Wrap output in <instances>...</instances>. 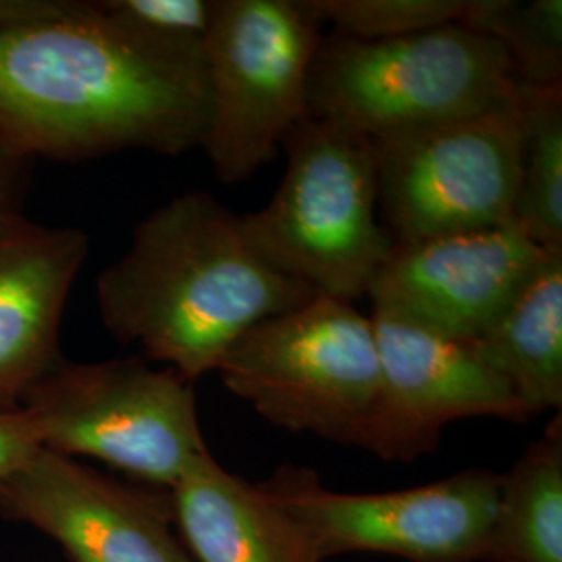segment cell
<instances>
[{
  "label": "cell",
  "mask_w": 562,
  "mask_h": 562,
  "mask_svg": "<svg viewBox=\"0 0 562 562\" xmlns=\"http://www.w3.org/2000/svg\"><path fill=\"white\" fill-rule=\"evenodd\" d=\"M41 448L88 457L159 490H171L206 452L194 387L142 357L60 359L21 402Z\"/></svg>",
  "instance_id": "8992f818"
},
{
  "label": "cell",
  "mask_w": 562,
  "mask_h": 562,
  "mask_svg": "<svg viewBox=\"0 0 562 562\" xmlns=\"http://www.w3.org/2000/svg\"><path fill=\"white\" fill-rule=\"evenodd\" d=\"M322 25L308 0H215L204 41L211 115L201 146L223 183L250 180L306 117Z\"/></svg>",
  "instance_id": "52a82bcc"
},
{
  "label": "cell",
  "mask_w": 562,
  "mask_h": 562,
  "mask_svg": "<svg viewBox=\"0 0 562 562\" xmlns=\"http://www.w3.org/2000/svg\"><path fill=\"white\" fill-rule=\"evenodd\" d=\"M519 97L521 176L513 222L543 250H562V83H519Z\"/></svg>",
  "instance_id": "e0dca14e"
},
{
  "label": "cell",
  "mask_w": 562,
  "mask_h": 562,
  "mask_svg": "<svg viewBox=\"0 0 562 562\" xmlns=\"http://www.w3.org/2000/svg\"><path fill=\"white\" fill-rule=\"evenodd\" d=\"M371 142L392 240L515 223L522 153L517 81L480 113Z\"/></svg>",
  "instance_id": "ba28073f"
},
{
  "label": "cell",
  "mask_w": 562,
  "mask_h": 562,
  "mask_svg": "<svg viewBox=\"0 0 562 562\" xmlns=\"http://www.w3.org/2000/svg\"><path fill=\"white\" fill-rule=\"evenodd\" d=\"M30 159L0 140V222L21 213Z\"/></svg>",
  "instance_id": "7402d4cb"
},
{
  "label": "cell",
  "mask_w": 562,
  "mask_h": 562,
  "mask_svg": "<svg viewBox=\"0 0 562 562\" xmlns=\"http://www.w3.org/2000/svg\"><path fill=\"white\" fill-rule=\"evenodd\" d=\"M323 23L357 41H385L462 23L471 0H308Z\"/></svg>",
  "instance_id": "d6986e66"
},
{
  "label": "cell",
  "mask_w": 562,
  "mask_h": 562,
  "mask_svg": "<svg viewBox=\"0 0 562 562\" xmlns=\"http://www.w3.org/2000/svg\"><path fill=\"white\" fill-rule=\"evenodd\" d=\"M483 562H562V415L503 475Z\"/></svg>",
  "instance_id": "2e32d148"
},
{
  "label": "cell",
  "mask_w": 562,
  "mask_h": 562,
  "mask_svg": "<svg viewBox=\"0 0 562 562\" xmlns=\"http://www.w3.org/2000/svg\"><path fill=\"white\" fill-rule=\"evenodd\" d=\"M209 115L204 48L146 41L99 2L63 0L53 15L0 30V140L30 161L180 157L201 146Z\"/></svg>",
  "instance_id": "6da1fadb"
},
{
  "label": "cell",
  "mask_w": 562,
  "mask_h": 562,
  "mask_svg": "<svg viewBox=\"0 0 562 562\" xmlns=\"http://www.w3.org/2000/svg\"><path fill=\"white\" fill-rule=\"evenodd\" d=\"M90 250L71 225H42L15 213L0 222V415L63 359L59 329Z\"/></svg>",
  "instance_id": "4fadbf2b"
},
{
  "label": "cell",
  "mask_w": 562,
  "mask_h": 562,
  "mask_svg": "<svg viewBox=\"0 0 562 562\" xmlns=\"http://www.w3.org/2000/svg\"><path fill=\"white\" fill-rule=\"evenodd\" d=\"M281 148L280 186L241 227L262 261L317 294L352 302L367 296L394 240L380 220L373 142L304 117Z\"/></svg>",
  "instance_id": "3957f363"
},
{
  "label": "cell",
  "mask_w": 562,
  "mask_h": 562,
  "mask_svg": "<svg viewBox=\"0 0 562 562\" xmlns=\"http://www.w3.org/2000/svg\"><path fill=\"white\" fill-rule=\"evenodd\" d=\"M515 88L501 42L462 23L411 36L322 38L306 117L378 140L480 113Z\"/></svg>",
  "instance_id": "277c9868"
},
{
  "label": "cell",
  "mask_w": 562,
  "mask_h": 562,
  "mask_svg": "<svg viewBox=\"0 0 562 562\" xmlns=\"http://www.w3.org/2000/svg\"><path fill=\"white\" fill-rule=\"evenodd\" d=\"M462 25L503 44L515 81L525 86L562 83L561 0H471Z\"/></svg>",
  "instance_id": "ac0fdd59"
},
{
  "label": "cell",
  "mask_w": 562,
  "mask_h": 562,
  "mask_svg": "<svg viewBox=\"0 0 562 562\" xmlns=\"http://www.w3.org/2000/svg\"><path fill=\"white\" fill-rule=\"evenodd\" d=\"M503 475L467 469L440 482L382 494H344L304 467L257 483L317 562L383 552L408 562H483Z\"/></svg>",
  "instance_id": "9c48e42d"
},
{
  "label": "cell",
  "mask_w": 562,
  "mask_h": 562,
  "mask_svg": "<svg viewBox=\"0 0 562 562\" xmlns=\"http://www.w3.org/2000/svg\"><path fill=\"white\" fill-rule=\"evenodd\" d=\"M542 255L517 223L394 241L367 296L373 313L473 340L513 301Z\"/></svg>",
  "instance_id": "7c38bea8"
},
{
  "label": "cell",
  "mask_w": 562,
  "mask_h": 562,
  "mask_svg": "<svg viewBox=\"0 0 562 562\" xmlns=\"http://www.w3.org/2000/svg\"><path fill=\"white\" fill-rule=\"evenodd\" d=\"M531 417L562 408V250H543L513 301L469 340Z\"/></svg>",
  "instance_id": "9a60e30c"
},
{
  "label": "cell",
  "mask_w": 562,
  "mask_h": 562,
  "mask_svg": "<svg viewBox=\"0 0 562 562\" xmlns=\"http://www.w3.org/2000/svg\"><path fill=\"white\" fill-rule=\"evenodd\" d=\"M41 448L32 419L23 413L0 415V482Z\"/></svg>",
  "instance_id": "44dd1931"
},
{
  "label": "cell",
  "mask_w": 562,
  "mask_h": 562,
  "mask_svg": "<svg viewBox=\"0 0 562 562\" xmlns=\"http://www.w3.org/2000/svg\"><path fill=\"white\" fill-rule=\"evenodd\" d=\"M371 322L380 380L359 448L385 462H413L440 446L448 423L531 419L471 341L443 338L385 313H373Z\"/></svg>",
  "instance_id": "30bf717a"
},
{
  "label": "cell",
  "mask_w": 562,
  "mask_h": 562,
  "mask_svg": "<svg viewBox=\"0 0 562 562\" xmlns=\"http://www.w3.org/2000/svg\"><path fill=\"white\" fill-rule=\"evenodd\" d=\"M315 294L262 261L240 215L201 190L146 215L130 248L97 278L109 334L190 383L213 373L250 327Z\"/></svg>",
  "instance_id": "7a4b0ae2"
},
{
  "label": "cell",
  "mask_w": 562,
  "mask_h": 562,
  "mask_svg": "<svg viewBox=\"0 0 562 562\" xmlns=\"http://www.w3.org/2000/svg\"><path fill=\"white\" fill-rule=\"evenodd\" d=\"M0 515L32 525L71 562H196L173 529L167 490L115 482L44 448L0 482Z\"/></svg>",
  "instance_id": "8fae6325"
},
{
  "label": "cell",
  "mask_w": 562,
  "mask_h": 562,
  "mask_svg": "<svg viewBox=\"0 0 562 562\" xmlns=\"http://www.w3.org/2000/svg\"><path fill=\"white\" fill-rule=\"evenodd\" d=\"M60 4L63 0H0V30L53 15Z\"/></svg>",
  "instance_id": "603a6c76"
},
{
  "label": "cell",
  "mask_w": 562,
  "mask_h": 562,
  "mask_svg": "<svg viewBox=\"0 0 562 562\" xmlns=\"http://www.w3.org/2000/svg\"><path fill=\"white\" fill-rule=\"evenodd\" d=\"M167 492L196 562H317L261 487L225 471L209 450Z\"/></svg>",
  "instance_id": "5bb4252c"
},
{
  "label": "cell",
  "mask_w": 562,
  "mask_h": 562,
  "mask_svg": "<svg viewBox=\"0 0 562 562\" xmlns=\"http://www.w3.org/2000/svg\"><path fill=\"white\" fill-rule=\"evenodd\" d=\"M102 11L146 41L202 50L215 0H101Z\"/></svg>",
  "instance_id": "ffe728a7"
},
{
  "label": "cell",
  "mask_w": 562,
  "mask_h": 562,
  "mask_svg": "<svg viewBox=\"0 0 562 562\" xmlns=\"http://www.w3.org/2000/svg\"><path fill=\"white\" fill-rule=\"evenodd\" d=\"M215 373L265 422L359 446L380 380L373 322L352 302L315 294L250 327Z\"/></svg>",
  "instance_id": "5b68a950"
}]
</instances>
